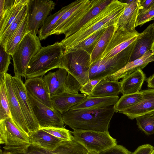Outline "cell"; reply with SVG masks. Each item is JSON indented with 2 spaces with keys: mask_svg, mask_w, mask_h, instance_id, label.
<instances>
[{
  "mask_svg": "<svg viewBox=\"0 0 154 154\" xmlns=\"http://www.w3.org/2000/svg\"><path fill=\"white\" fill-rule=\"evenodd\" d=\"M11 116L3 78L0 80V121Z\"/></svg>",
  "mask_w": 154,
  "mask_h": 154,
  "instance_id": "e575fe53",
  "label": "cell"
},
{
  "mask_svg": "<svg viewBox=\"0 0 154 154\" xmlns=\"http://www.w3.org/2000/svg\"><path fill=\"white\" fill-rule=\"evenodd\" d=\"M86 97L87 95L85 94H75L64 91L51 96V98L54 108L62 114Z\"/></svg>",
  "mask_w": 154,
  "mask_h": 154,
  "instance_id": "603a6c76",
  "label": "cell"
},
{
  "mask_svg": "<svg viewBox=\"0 0 154 154\" xmlns=\"http://www.w3.org/2000/svg\"><path fill=\"white\" fill-rule=\"evenodd\" d=\"M36 35L28 32L14 51L12 56L14 77L21 79L25 76L28 64L32 58L42 47Z\"/></svg>",
  "mask_w": 154,
  "mask_h": 154,
  "instance_id": "8992f818",
  "label": "cell"
},
{
  "mask_svg": "<svg viewBox=\"0 0 154 154\" xmlns=\"http://www.w3.org/2000/svg\"><path fill=\"white\" fill-rule=\"evenodd\" d=\"M138 128L148 135L154 134V116H146L136 118Z\"/></svg>",
  "mask_w": 154,
  "mask_h": 154,
  "instance_id": "d590c367",
  "label": "cell"
},
{
  "mask_svg": "<svg viewBox=\"0 0 154 154\" xmlns=\"http://www.w3.org/2000/svg\"><path fill=\"white\" fill-rule=\"evenodd\" d=\"M106 28L102 29L97 31L70 50L72 49L82 50L91 55L97 43Z\"/></svg>",
  "mask_w": 154,
  "mask_h": 154,
  "instance_id": "836d02e7",
  "label": "cell"
},
{
  "mask_svg": "<svg viewBox=\"0 0 154 154\" xmlns=\"http://www.w3.org/2000/svg\"><path fill=\"white\" fill-rule=\"evenodd\" d=\"M119 99L118 96L104 97H91L88 96L82 101L72 107L70 109L106 107L113 106Z\"/></svg>",
  "mask_w": 154,
  "mask_h": 154,
  "instance_id": "d4e9b609",
  "label": "cell"
},
{
  "mask_svg": "<svg viewBox=\"0 0 154 154\" xmlns=\"http://www.w3.org/2000/svg\"><path fill=\"white\" fill-rule=\"evenodd\" d=\"M91 64L90 54L83 50L72 49L64 52L60 68L66 69L82 86L90 80L89 72Z\"/></svg>",
  "mask_w": 154,
  "mask_h": 154,
  "instance_id": "5b68a950",
  "label": "cell"
},
{
  "mask_svg": "<svg viewBox=\"0 0 154 154\" xmlns=\"http://www.w3.org/2000/svg\"><path fill=\"white\" fill-rule=\"evenodd\" d=\"M87 149L73 137L71 141H61L52 150L46 149L31 143L22 150L13 152L21 154H87Z\"/></svg>",
  "mask_w": 154,
  "mask_h": 154,
  "instance_id": "4fadbf2b",
  "label": "cell"
},
{
  "mask_svg": "<svg viewBox=\"0 0 154 154\" xmlns=\"http://www.w3.org/2000/svg\"><path fill=\"white\" fill-rule=\"evenodd\" d=\"M0 79L4 77V74L7 73L11 63V56L7 53L5 48L0 44Z\"/></svg>",
  "mask_w": 154,
  "mask_h": 154,
  "instance_id": "74e56055",
  "label": "cell"
},
{
  "mask_svg": "<svg viewBox=\"0 0 154 154\" xmlns=\"http://www.w3.org/2000/svg\"><path fill=\"white\" fill-rule=\"evenodd\" d=\"M19 153V154H20V153Z\"/></svg>",
  "mask_w": 154,
  "mask_h": 154,
  "instance_id": "816d5d0a",
  "label": "cell"
},
{
  "mask_svg": "<svg viewBox=\"0 0 154 154\" xmlns=\"http://www.w3.org/2000/svg\"><path fill=\"white\" fill-rule=\"evenodd\" d=\"M134 0H125V1H121L122 2L124 3H126L127 4H130L133 1H134Z\"/></svg>",
  "mask_w": 154,
  "mask_h": 154,
  "instance_id": "bcb514c9",
  "label": "cell"
},
{
  "mask_svg": "<svg viewBox=\"0 0 154 154\" xmlns=\"http://www.w3.org/2000/svg\"><path fill=\"white\" fill-rule=\"evenodd\" d=\"M153 20L154 24V6L149 9L141 13H139L137 19L136 27L141 26L145 23Z\"/></svg>",
  "mask_w": 154,
  "mask_h": 154,
  "instance_id": "ab89813d",
  "label": "cell"
},
{
  "mask_svg": "<svg viewBox=\"0 0 154 154\" xmlns=\"http://www.w3.org/2000/svg\"><path fill=\"white\" fill-rule=\"evenodd\" d=\"M102 79L90 80L82 87L80 91L83 94L89 96L96 85Z\"/></svg>",
  "mask_w": 154,
  "mask_h": 154,
  "instance_id": "b9f144b4",
  "label": "cell"
},
{
  "mask_svg": "<svg viewBox=\"0 0 154 154\" xmlns=\"http://www.w3.org/2000/svg\"><path fill=\"white\" fill-rule=\"evenodd\" d=\"M131 153L123 146L117 144L101 152L99 154H131Z\"/></svg>",
  "mask_w": 154,
  "mask_h": 154,
  "instance_id": "60d3db41",
  "label": "cell"
},
{
  "mask_svg": "<svg viewBox=\"0 0 154 154\" xmlns=\"http://www.w3.org/2000/svg\"><path fill=\"white\" fill-rule=\"evenodd\" d=\"M140 34L137 31L130 32L117 29L99 59L109 58L118 54L136 41Z\"/></svg>",
  "mask_w": 154,
  "mask_h": 154,
  "instance_id": "5bb4252c",
  "label": "cell"
},
{
  "mask_svg": "<svg viewBox=\"0 0 154 154\" xmlns=\"http://www.w3.org/2000/svg\"><path fill=\"white\" fill-rule=\"evenodd\" d=\"M64 51L60 42L42 47L32 58L26 69L25 78L43 76L48 71L60 68Z\"/></svg>",
  "mask_w": 154,
  "mask_h": 154,
  "instance_id": "3957f363",
  "label": "cell"
},
{
  "mask_svg": "<svg viewBox=\"0 0 154 154\" xmlns=\"http://www.w3.org/2000/svg\"><path fill=\"white\" fill-rule=\"evenodd\" d=\"M151 116H154V114Z\"/></svg>",
  "mask_w": 154,
  "mask_h": 154,
  "instance_id": "f907efd6",
  "label": "cell"
},
{
  "mask_svg": "<svg viewBox=\"0 0 154 154\" xmlns=\"http://www.w3.org/2000/svg\"><path fill=\"white\" fill-rule=\"evenodd\" d=\"M74 137L88 151L99 153L117 144L116 139L112 137L108 131H73Z\"/></svg>",
  "mask_w": 154,
  "mask_h": 154,
  "instance_id": "ba28073f",
  "label": "cell"
},
{
  "mask_svg": "<svg viewBox=\"0 0 154 154\" xmlns=\"http://www.w3.org/2000/svg\"><path fill=\"white\" fill-rule=\"evenodd\" d=\"M87 154H99V153L95 151L89 150L88 151Z\"/></svg>",
  "mask_w": 154,
  "mask_h": 154,
  "instance_id": "7dc6e473",
  "label": "cell"
},
{
  "mask_svg": "<svg viewBox=\"0 0 154 154\" xmlns=\"http://www.w3.org/2000/svg\"><path fill=\"white\" fill-rule=\"evenodd\" d=\"M39 129L44 130L62 141H71L73 137L70 131L64 128H40Z\"/></svg>",
  "mask_w": 154,
  "mask_h": 154,
  "instance_id": "8d00e7d4",
  "label": "cell"
},
{
  "mask_svg": "<svg viewBox=\"0 0 154 154\" xmlns=\"http://www.w3.org/2000/svg\"><path fill=\"white\" fill-rule=\"evenodd\" d=\"M121 90L120 83L118 81L102 79L88 96L98 97L117 96L121 92Z\"/></svg>",
  "mask_w": 154,
  "mask_h": 154,
  "instance_id": "4316f807",
  "label": "cell"
},
{
  "mask_svg": "<svg viewBox=\"0 0 154 154\" xmlns=\"http://www.w3.org/2000/svg\"><path fill=\"white\" fill-rule=\"evenodd\" d=\"M115 112L113 106L102 108L69 110L62 114L63 121L73 131H108Z\"/></svg>",
  "mask_w": 154,
  "mask_h": 154,
  "instance_id": "7a4b0ae2",
  "label": "cell"
},
{
  "mask_svg": "<svg viewBox=\"0 0 154 154\" xmlns=\"http://www.w3.org/2000/svg\"><path fill=\"white\" fill-rule=\"evenodd\" d=\"M147 87L150 88H154V73L146 79Z\"/></svg>",
  "mask_w": 154,
  "mask_h": 154,
  "instance_id": "f6af8a7d",
  "label": "cell"
},
{
  "mask_svg": "<svg viewBox=\"0 0 154 154\" xmlns=\"http://www.w3.org/2000/svg\"><path fill=\"white\" fill-rule=\"evenodd\" d=\"M68 72L63 68H59L54 72H50L43 77L50 96L65 91V85Z\"/></svg>",
  "mask_w": 154,
  "mask_h": 154,
  "instance_id": "44dd1931",
  "label": "cell"
},
{
  "mask_svg": "<svg viewBox=\"0 0 154 154\" xmlns=\"http://www.w3.org/2000/svg\"><path fill=\"white\" fill-rule=\"evenodd\" d=\"M141 0H134L127 4L119 18L117 26L118 29L130 32L137 31L136 25L139 13V6Z\"/></svg>",
  "mask_w": 154,
  "mask_h": 154,
  "instance_id": "d6986e66",
  "label": "cell"
},
{
  "mask_svg": "<svg viewBox=\"0 0 154 154\" xmlns=\"http://www.w3.org/2000/svg\"><path fill=\"white\" fill-rule=\"evenodd\" d=\"M146 79V75L141 69L132 72L120 82L121 93L124 95L139 92Z\"/></svg>",
  "mask_w": 154,
  "mask_h": 154,
  "instance_id": "cb8c5ba5",
  "label": "cell"
},
{
  "mask_svg": "<svg viewBox=\"0 0 154 154\" xmlns=\"http://www.w3.org/2000/svg\"><path fill=\"white\" fill-rule=\"evenodd\" d=\"M142 98L143 94L141 91L138 93L122 95L113 105L115 112H119L135 105Z\"/></svg>",
  "mask_w": 154,
  "mask_h": 154,
  "instance_id": "1f68e13d",
  "label": "cell"
},
{
  "mask_svg": "<svg viewBox=\"0 0 154 154\" xmlns=\"http://www.w3.org/2000/svg\"><path fill=\"white\" fill-rule=\"evenodd\" d=\"M27 93L39 128H64V123L60 112L38 101L27 91Z\"/></svg>",
  "mask_w": 154,
  "mask_h": 154,
  "instance_id": "8fae6325",
  "label": "cell"
},
{
  "mask_svg": "<svg viewBox=\"0 0 154 154\" xmlns=\"http://www.w3.org/2000/svg\"><path fill=\"white\" fill-rule=\"evenodd\" d=\"M154 42V24L152 23L140 33L138 36L130 62L139 58L146 52L151 50Z\"/></svg>",
  "mask_w": 154,
  "mask_h": 154,
  "instance_id": "7402d4cb",
  "label": "cell"
},
{
  "mask_svg": "<svg viewBox=\"0 0 154 154\" xmlns=\"http://www.w3.org/2000/svg\"><path fill=\"white\" fill-rule=\"evenodd\" d=\"M127 4L121 1L112 0L108 5L73 34L61 42L68 51L98 30L116 25Z\"/></svg>",
  "mask_w": 154,
  "mask_h": 154,
  "instance_id": "6da1fadb",
  "label": "cell"
},
{
  "mask_svg": "<svg viewBox=\"0 0 154 154\" xmlns=\"http://www.w3.org/2000/svg\"><path fill=\"white\" fill-rule=\"evenodd\" d=\"M143 98L139 103L119 112L133 120L140 116H151L154 114V88L141 90Z\"/></svg>",
  "mask_w": 154,
  "mask_h": 154,
  "instance_id": "e0dca14e",
  "label": "cell"
},
{
  "mask_svg": "<svg viewBox=\"0 0 154 154\" xmlns=\"http://www.w3.org/2000/svg\"><path fill=\"white\" fill-rule=\"evenodd\" d=\"M29 137L32 144L49 150L54 149L62 141L41 129L31 134Z\"/></svg>",
  "mask_w": 154,
  "mask_h": 154,
  "instance_id": "83f0119b",
  "label": "cell"
},
{
  "mask_svg": "<svg viewBox=\"0 0 154 154\" xmlns=\"http://www.w3.org/2000/svg\"><path fill=\"white\" fill-rule=\"evenodd\" d=\"M151 51H152V55H154V42L153 43V44L152 45V47L151 49Z\"/></svg>",
  "mask_w": 154,
  "mask_h": 154,
  "instance_id": "c3c4849f",
  "label": "cell"
},
{
  "mask_svg": "<svg viewBox=\"0 0 154 154\" xmlns=\"http://www.w3.org/2000/svg\"><path fill=\"white\" fill-rule=\"evenodd\" d=\"M11 74L7 73L4 74L7 96L11 118L17 126L29 137L30 133L12 85Z\"/></svg>",
  "mask_w": 154,
  "mask_h": 154,
  "instance_id": "9a60e30c",
  "label": "cell"
},
{
  "mask_svg": "<svg viewBox=\"0 0 154 154\" xmlns=\"http://www.w3.org/2000/svg\"><path fill=\"white\" fill-rule=\"evenodd\" d=\"M152 62H154V55H152V51L150 50L146 52L139 58L129 62L121 69L104 79L118 81L138 70L143 69L148 64Z\"/></svg>",
  "mask_w": 154,
  "mask_h": 154,
  "instance_id": "ffe728a7",
  "label": "cell"
},
{
  "mask_svg": "<svg viewBox=\"0 0 154 154\" xmlns=\"http://www.w3.org/2000/svg\"><path fill=\"white\" fill-rule=\"evenodd\" d=\"M154 149L153 146L150 144H145L139 146L131 154H151Z\"/></svg>",
  "mask_w": 154,
  "mask_h": 154,
  "instance_id": "7bdbcfd3",
  "label": "cell"
},
{
  "mask_svg": "<svg viewBox=\"0 0 154 154\" xmlns=\"http://www.w3.org/2000/svg\"><path fill=\"white\" fill-rule=\"evenodd\" d=\"M27 4L21 10L3 35L0 37V44L5 48L8 42L27 14Z\"/></svg>",
  "mask_w": 154,
  "mask_h": 154,
  "instance_id": "d6a6232c",
  "label": "cell"
},
{
  "mask_svg": "<svg viewBox=\"0 0 154 154\" xmlns=\"http://www.w3.org/2000/svg\"><path fill=\"white\" fill-rule=\"evenodd\" d=\"M136 42V40L112 58L99 59L91 63L89 72V79H104L124 67L130 62Z\"/></svg>",
  "mask_w": 154,
  "mask_h": 154,
  "instance_id": "277c9868",
  "label": "cell"
},
{
  "mask_svg": "<svg viewBox=\"0 0 154 154\" xmlns=\"http://www.w3.org/2000/svg\"><path fill=\"white\" fill-rule=\"evenodd\" d=\"M27 25L28 15L27 14L5 45V51L11 55H12L18 45L28 32Z\"/></svg>",
  "mask_w": 154,
  "mask_h": 154,
  "instance_id": "f546056e",
  "label": "cell"
},
{
  "mask_svg": "<svg viewBox=\"0 0 154 154\" xmlns=\"http://www.w3.org/2000/svg\"><path fill=\"white\" fill-rule=\"evenodd\" d=\"M31 143L29 137L16 125L11 117L0 121V144L5 151L20 150Z\"/></svg>",
  "mask_w": 154,
  "mask_h": 154,
  "instance_id": "52a82bcc",
  "label": "cell"
},
{
  "mask_svg": "<svg viewBox=\"0 0 154 154\" xmlns=\"http://www.w3.org/2000/svg\"><path fill=\"white\" fill-rule=\"evenodd\" d=\"M151 154H154V150H153V151H152V153H151Z\"/></svg>",
  "mask_w": 154,
  "mask_h": 154,
  "instance_id": "681fc988",
  "label": "cell"
},
{
  "mask_svg": "<svg viewBox=\"0 0 154 154\" xmlns=\"http://www.w3.org/2000/svg\"><path fill=\"white\" fill-rule=\"evenodd\" d=\"M117 29V24L106 28L91 55V63L100 58L112 36Z\"/></svg>",
  "mask_w": 154,
  "mask_h": 154,
  "instance_id": "4dcf8cb0",
  "label": "cell"
},
{
  "mask_svg": "<svg viewBox=\"0 0 154 154\" xmlns=\"http://www.w3.org/2000/svg\"><path fill=\"white\" fill-rule=\"evenodd\" d=\"M55 3L49 0H28L27 32L36 35L48 15L54 9Z\"/></svg>",
  "mask_w": 154,
  "mask_h": 154,
  "instance_id": "30bf717a",
  "label": "cell"
},
{
  "mask_svg": "<svg viewBox=\"0 0 154 154\" xmlns=\"http://www.w3.org/2000/svg\"><path fill=\"white\" fill-rule=\"evenodd\" d=\"M154 6V0H141L139 6V13H142Z\"/></svg>",
  "mask_w": 154,
  "mask_h": 154,
  "instance_id": "ee69618b",
  "label": "cell"
},
{
  "mask_svg": "<svg viewBox=\"0 0 154 154\" xmlns=\"http://www.w3.org/2000/svg\"><path fill=\"white\" fill-rule=\"evenodd\" d=\"M28 0L0 1V37L4 33Z\"/></svg>",
  "mask_w": 154,
  "mask_h": 154,
  "instance_id": "2e32d148",
  "label": "cell"
},
{
  "mask_svg": "<svg viewBox=\"0 0 154 154\" xmlns=\"http://www.w3.org/2000/svg\"><path fill=\"white\" fill-rule=\"evenodd\" d=\"M112 0H99L95 5L82 19L74 24L64 34L67 38L76 32L93 17L98 14L108 5Z\"/></svg>",
  "mask_w": 154,
  "mask_h": 154,
  "instance_id": "f1b7e54d",
  "label": "cell"
},
{
  "mask_svg": "<svg viewBox=\"0 0 154 154\" xmlns=\"http://www.w3.org/2000/svg\"><path fill=\"white\" fill-rule=\"evenodd\" d=\"M98 0H80L77 4L61 17L49 35L64 34L71 26L91 10Z\"/></svg>",
  "mask_w": 154,
  "mask_h": 154,
  "instance_id": "9c48e42d",
  "label": "cell"
},
{
  "mask_svg": "<svg viewBox=\"0 0 154 154\" xmlns=\"http://www.w3.org/2000/svg\"><path fill=\"white\" fill-rule=\"evenodd\" d=\"M80 0H77L62 7L58 11L51 14L38 31V37L40 40L46 39L52 32L57 21L68 11L77 4Z\"/></svg>",
  "mask_w": 154,
  "mask_h": 154,
  "instance_id": "484cf974",
  "label": "cell"
},
{
  "mask_svg": "<svg viewBox=\"0 0 154 154\" xmlns=\"http://www.w3.org/2000/svg\"><path fill=\"white\" fill-rule=\"evenodd\" d=\"M82 87L80 84L72 75L68 73L65 85V91L79 94Z\"/></svg>",
  "mask_w": 154,
  "mask_h": 154,
  "instance_id": "f35d334b",
  "label": "cell"
},
{
  "mask_svg": "<svg viewBox=\"0 0 154 154\" xmlns=\"http://www.w3.org/2000/svg\"><path fill=\"white\" fill-rule=\"evenodd\" d=\"M11 82L30 135L39 129V123L33 113L24 83L21 79L12 76Z\"/></svg>",
  "mask_w": 154,
  "mask_h": 154,
  "instance_id": "7c38bea8",
  "label": "cell"
},
{
  "mask_svg": "<svg viewBox=\"0 0 154 154\" xmlns=\"http://www.w3.org/2000/svg\"><path fill=\"white\" fill-rule=\"evenodd\" d=\"M43 76L26 79L24 85L26 90L38 101L54 109Z\"/></svg>",
  "mask_w": 154,
  "mask_h": 154,
  "instance_id": "ac0fdd59",
  "label": "cell"
}]
</instances>
